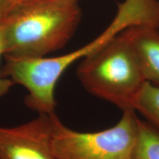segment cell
I'll return each mask as SVG.
<instances>
[{"label":"cell","instance_id":"obj_1","mask_svg":"<svg viewBox=\"0 0 159 159\" xmlns=\"http://www.w3.org/2000/svg\"><path fill=\"white\" fill-rule=\"evenodd\" d=\"M82 18L79 0L13 2L0 19L3 56L39 58L65 47Z\"/></svg>","mask_w":159,"mask_h":159},{"label":"cell","instance_id":"obj_2","mask_svg":"<svg viewBox=\"0 0 159 159\" xmlns=\"http://www.w3.org/2000/svg\"><path fill=\"white\" fill-rule=\"evenodd\" d=\"M150 19V11L144 0H125L118 5L116 14L106 29L96 39L68 54L52 57L10 58L5 57L2 77L28 91L25 103L39 114L55 113V89L57 81L77 61L90 55L129 27L145 25Z\"/></svg>","mask_w":159,"mask_h":159},{"label":"cell","instance_id":"obj_3","mask_svg":"<svg viewBox=\"0 0 159 159\" xmlns=\"http://www.w3.org/2000/svg\"><path fill=\"white\" fill-rule=\"evenodd\" d=\"M76 75L85 90L122 111L134 104L147 80L122 32L83 57Z\"/></svg>","mask_w":159,"mask_h":159},{"label":"cell","instance_id":"obj_4","mask_svg":"<svg viewBox=\"0 0 159 159\" xmlns=\"http://www.w3.org/2000/svg\"><path fill=\"white\" fill-rule=\"evenodd\" d=\"M114 126L92 133L68 128L55 113L51 114L52 152L56 159H134L138 117L136 111H122Z\"/></svg>","mask_w":159,"mask_h":159},{"label":"cell","instance_id":"obj_5","mask_svg":"<svg viewBox=\"0 0 159 159\" xmlns=\"http://www.w3.org/2000/svg\"><path fill=\"white\" fill-rule=\"evenodd\" d=\"M51 114L17 126H0V159H56L52 150Z\"/></svg>","mask_w":159,"mask_h":159},{"label":"cell","instance_id":"obj_6","mask_svg":"<svg viewBox=\"0 0 159 159\" xmlns=\"http://www.w3.org/2000/svg\"><path fill=\"white\" fill-rule=\"evenodd\" d=\"M145 80L159 86V28L134 25L122 31Z\"/></svg>","mask_w":159,"mask_h":159},{"label":"cell","instance_id":"obj_7","mask_svg":"<svg viewBox=\"0 0 159 159\" xmlns=\"http://www.w3.org/2000/svg\"><path fill=\"white\" fill-rule=\"evenodd\" d=\"M134 159H159V130L138 119Z\"/></svg>","mask_w":159,"mask_h":159},{"label":"cell","instance_id":"obj_8","mask_svg":"<svg viewBox=\"0 0 159 159\" xmlns=\"http://www.w3.org/2000/svg\"><path fill=\"white\" fill-rule=\"evenodd\" d=\"M134 111L159 130V86L147 81L137 97Z\"/></svg>","mask_w":159,"mask_h":159},{"label":"cell","instance_id":"obj_9","mask_svg":"<svg viewBox=\"0 0 159 159\" xmlns=\"http://www.w3.org/2000/svg\"><path fill=\"white\" fill-rule=\"evenodd\" d=\"M3 55L2 34L1 21H0V60H1V57L3 56ZM0 71H1V69H0ZM13 85L14 83L11 80L2 77L1 72H0V99L9 92Z\"/></svg>","mask_w":159,"mask_h":159},{"label":"cell","instance_id":"obj_10","mask_svg":"<svg viewBox=\"0 0 159 159\" xmlns=\"http://www.w3.org/2000/svg\"><path fill=\"white\" fill-rule=\"evenodd\" d=\"M12 0H0V19L5 16L13 5Z\"/></svg>","mask_w":159,"mask_h":159},{"label":"cell","instance_id":"obj_11","mask_svg":"<svg viewBox=\"0 0 159 159\" xmlns=\"http://www.w3.org/2000/svg\"><path fill=\"white\" fill-rule=\"evenodd\" d=\"M13 2H18V1H21V0H12Z\"/></svg>","mask_w":159,"mask_h":159}]
</instances>
